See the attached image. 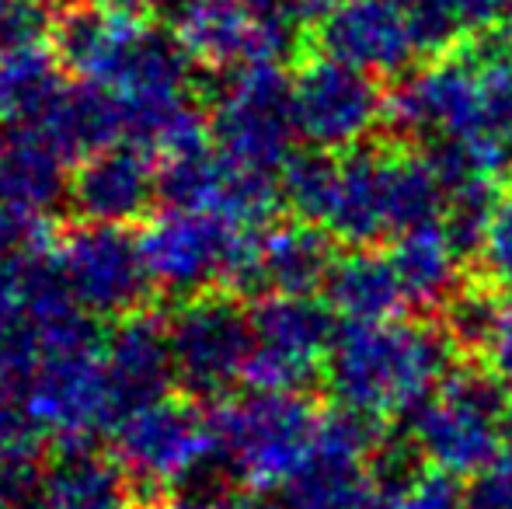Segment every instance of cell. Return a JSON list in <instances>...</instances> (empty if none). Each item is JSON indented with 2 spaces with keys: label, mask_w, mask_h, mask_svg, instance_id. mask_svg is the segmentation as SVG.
Returning a JSON list of instances; mask_svg holds the SVG:
<instances>
[{
  "label": "cell",
  "mask_w": 512,
  "mask_h": 509,
  "mask_svg": "<svg viewBox=\"0 0 512 509\" xmlns=\"http://www.w3.org/2000/svg\"><path fill=\"white\" fill-rule=\"evenodd\" d=\"M453 360L457 349L439 321H345L324 374L338 405L387 422L415 415Z\"/></svg>",
  "instance_id": "6da1fadb"
},
{
  "label": "cell",
  "mask_w": 512,
  "mask_h": 509,
  "mask_svg": "<svg viewBox=\"0 0 512 509\" xmlns=\"http://www.w3.org/2000/svg\"><path fill=\"white\" fill-rule=\"evenodd\" d=\"M446 217V182L429 150L373 143L338 154V182L324 231L352 248H380Z\"/></svg>",
  "instance_id": "7a4b0ae2"
},
{
  "label": "cell",
  "mask_w": 512,
  "mask_h": 509,
  "mask_svg": "<svg viewBox=\"0 0 512 509\" xmlns=\"http://www.w3.org/2000/svg\"><path fill=\"white\" fill-rule=\"evenodd\" d=\"M321 412L304 391H251L244 398H223L209 408L216 433L220 471L234 475L244 489H286L317 440Z\"/></svg>",
  "instance_id": "3957f363"
},
{
  "label": "cell",
  "mask_w": 512,
  "mask_h": 509,
  "mask_svg": "<svg viewBox=\"0 0 512 509\" xmlns=\"http://www.w3.org/2000/svg\"><path fill=\"white\" fill-rule=\"evenodd\" d=\"M512 387L481 360L453 363L443 384L411 415V443L425 464L478 478L506 450Z\"/></svg>",
  "instance_id": "277c9868"
},
{
  "label": "cell",
  "mask_w": 512,
  "mask_h": 509,
  "mask_svg": "<svg viewBox=\"0 0 512 509\" xmlns=\"http://www.w3.org/2000/svg\"><path fill=\"white\" fill-rule=\"evenodd\" d=\"M112 461L129 478L136 509L168 496L171 485L216 471V433L196 398H157L126 412L112 429Z\"/></svg>",
  "instance_id": "5b68a950"
},
{
  "label": "cell",
  "mask_w": 512,
  "mask_h": 509,
  "mask_svg": "<svg viewBox=\"0 0 512 509\" xmlns=\"http://www.w3.org/2000/svg\"><path fill=\"white\" fill-rule=\"evenodd\" d=\"M213 143L227 161L265 175H283L293 157L297 116H293V77L279 63H244L220 74L209 95Z\"/></svg>",
  "instance_id": "8992f818"
},
{
  "label": "cell",
  "mask_w": 512,
  "mask_h": 509,
  "mask_svg": "<svg viewBox=\"0 0 512 509\" xmlns=\"http://www.w3.org/2000/svg\"><path fill=\"white\" fill-rule=\"evenodd\" d=\"M21 408L56 454H88L122 419L102 346L46 353L21 394Z\"/></svg>",
  "instance_id": "52a82bcc"
},
{
  "label": "cell",
  "mask_w": 512,
  "mask_h": 509,
  "mask_svg": "<svg viewBox=\"0 0 512 509\" xmlns=\"http://www.w3.org/2000/svg\"><path fill=\"white\" fill-rule=\"evenodd\" d=\"M171 360H175V384L185 398L216 401L237 381H244L255 328L251 307L227 290H206L185 297L168 318Z\"/></svg>",
  "instance_id": "ba28073f"
},
{
  "label": "cell",
  "mask_w": 512,
  "mask_h": 509,
  "mask_svg": "<svg viewBox=\"0 0 512 509\" xmlns=\"http://www.w3.org/2000/svg\"><path fill=\"white\" fill-rule=\"evenodd\" d=\"M328 300L300 297V293H265L251 304V349L244 381L251 391L293 394L328 367L335 346V318Z\"/></svg>",
  "instance_id": "9c48e42d"
},
{
  "label": "cell",
  "mask_w": 512,
  "mask_h": 509,
  "mask_svg": "<svg viewBox=\"0 0 512 509\" xmlns=\"http://www.w3.org/2000/svg\"><path fill=\"white\" fill-rule=\"evenodd\" d=\"M387 95L377 77L307 49L293 74V116L297 133L314 150L349 154L363 147L373 129L384 126Z\"/></svg>",
  "instance_id": "30bf717a"
},
{
  "label": "cell",
  "mask_w": 512,
  "mask_h": 509,
  "mask_svg": "<svg viewBox=\"0 0 512 509\" xmlns=\"http://www.w3.org/2000/svg\"><path fill=\"white\" fill-rule=\"evenodd\" d=\"M384 450V422L345 405L324 408L307 461L283 489V509H356L377 471L373 457Z\"/></svg>",
  "instance_id": "8fae6325"
},
{
  "label": "cell",
  "mask_w": 512,
  "mask_h": 509,
  "mask_svg": "<svg viewBox=\"0 0 512 509\" xmlns=\"http://www.w3.org/2000/svg\"><path fill=\"white\" fill-rule=\"evenodd\" d=\"M53 255L74 300L91 318L119 321L147 307L154 283L147 276L140 238H133L126 227L77 220L60 234Z\"/></svg>",
  "instance_id": "7c38bea8"
},
{
  "label": "cell",
  "mask_w": 512,
  "mask_h": 509,
  "mask_svg": "<svg viewBox=\"0 0 512 509\" xmlns=\"http://www.w3.org/2000/svg\"><path fill=\"white\" fill-rule=\"evenodd\" d=\"M150 32H154L150 14L129 11L112 0L108 4L81 0V4H63L53 14L49 49L60 60L63 74L74 81L115 88L140 56Z\"/></svg>",
  "instance_id": "4fadbf2b"
},
{
  "label": "cell",
  "mask_w": 512,
  "mask_h": 509,
  "mask_svg": "<svg viewBox=\"0 0 512 509\" xmlns=\"http://www.w3.org/2000/svg\"><path fill=\"white\" fill-rule=\"evenodd\" d=\"M237 231L241 227L203 210L164 206L154 213L140 234V252L154 290L182 300L216 290Z\"/></svg>",
  "instance_id": "5bb4252c"
},
{
  "label": "cell",
  "mask_w": 512,
  "mask_h": 509,
  "mask_svg": "<svg viewBox=\"0 0 512 509\" xmlns=\"http://www.w3.org/2000/svg\"><path fill=\"white\" fill-rule=\"evenodd\" d=\"M310 49L370 77L405 74L422 53L408 11L398 0H345L317 21Z\"/></svg>",
  "instance_id": "9a60e30c"
},
{
  "label": "cell",
  "mask_w": 512,
  "mask_h": 509,
  "mask_svg": "<svg viewBox=\"0 0 512 509\" xmlns=\"http://www.w3.org/2000/svg\"><path fill=\"white\" fill-rule=\"evenodd\" d=\"M157 199H161V161L136 143L98 150L70 171L67 203L88 224L126 227L150 217Z\"/></svg>",
  "instance_id": "2e32d148"
},
{
  "label": "cell",
  "mask_w": 512,
  "mask_h": 509,
  "mask_svg": "<svg viewBox=\"0 0 512 509\" xmlns=\"http://www.w3.org/2000/svg\"><path fill=\"white\" fill-rule=\"evenodd\" d=\"M102 356L122 415L157 398H168L171 384H175L171 332L168 318L157 314L154 307H140L115 321L105 332Z\"/></svg>",
  "instance_id": "e0dca14e"
},
{
  "label": "cell",
  "mask_w": 512,
  "mask_h": 509,
  "mask_svg": "<svg viewBox=\"0 0 512 509\" xmlns=\"http://www.w3.org/2000/svg\"><path fill=\"white\" fill-rule=\"evenodd\" d=\"M171 35L206 74L265 63L251 0H178L171 7Z\"/></svg>",
  "instance_id": "ac0fdd59"
},
{
  "label": "cell",
  "mask_w": 512,
  "mask_h": 509,
  "mask_svg": "<svg viewBox=\"0 0 512 509\" xmlns=\"http://www.w3.org/2000/svg\"><path fill=\"white\" fill-rule=\"evenodd\" d=\"M67 164H81L98 150L126 143V112L112 88L74 81L56 95L49 112L32 126Z\"/></svg>",
  "instance_id": "d6986e66"
},
{
  "label": "cell",
  "mask_w": 512,
  "mask_h": 509,
  "mask_svg": "<svg viewBox=\"0 0 512 509\" xmlns=\"http://www.w3.org/2000/svg\"><path fill=\"white\" fill-rule=\"evenodd\" d=\"M338 262L335 238L307 220H272L262 231L265 293L317 297Z\"/></svg>",
  "instance_id": "ffe728a7"
},
{
  "label": "cell",
  "mask_w": 512,
  "mask_h": 509,
  "mask_svg": "<svg viewBox=\"0 0 512 509\" xmlns=\"http://www.w3.org/2000/svg\"><path fill=\"white\" fill-rule=\"evenodd\" d=\"M460 258L467 255L460 252L446 220H436V224H425L401 234L391 248V262L398 269L401 286H405L408 307L436 311V314L443 311L446 300L464 286Z\"/></svg>",
  "instance_id": "44dd1931"
},
{
  "label": "cell",
  "mask_w": 512,
  "mask_h": 509,
  "mask_svg": "<svg viewBox=\"0 0 512 509\" xmlns=\"http://www.w3.org/2000/svg\"><path fill=\"white\" fill-rule=\"evenodd\" d=\"M324 300L345 321H391L408 307L391 255L377 248H352L349 255H338Z\"/></svg>",
  "instance_id": "7402d4cb"
},
{
  "label": "cell",
  "mask_w": 512,
  "mask_h": 509,
  "mask_svg": "<svg viewBox=\"0 0 512 509\" xmlns=\"http://www.w3.org/2000/svg\"><path fill=\"white\" fill-rule=\"evenodd\" d=\"M63 88V67L49 42L0 53V126H35Z\"/></svg>",
  "instance_id": "603a6c76"
},
{
  "label": "cell",
  "mask_w": 512,
  "mask_h": 509,
  "mask_svg": "<svg viewBox=\"0 0 512 509\" xmlns=\"http://www.w3.org/2000/svg\"><path fill=\"white\" fill-rule=\"evenodd\" d=\"M338 182V154L328 150H304L286 161L283 175H279V189H283V203L293 210L297 220L324 227L328 217L331 196H335Z\"/></svg>",
  "instance_id": "cb8c5ba5"
},
{
  "label": "cell",
  "mask_w": 512,
  "mask_h": 509,
  "mask_svg": "<svg viewBox=\"0 0 512 509\" xmlns=\"http://www.w3.org/2000/svg\"><path fill=\"white\" fill-rule=\"evenodd\" d=\"M474 258H478V276L502 286L506 293L512 290V189L499 192L495 199Z\"/></svg>",
  "instance_id": "d4e9b609"
},
{
  "label": "cell",
  "mask_w": 512,
  "mask_h": 509,
  "mask_svg": "<svg viewBox=\"0 0 512 509\" xmlns=\"http://www.w3.org/2000/svg\"><path fill=\"white\" fill-rule=\"evenodd\" d=\"M401 509H471V492H464L460 475L425 464L401 478Z\"/></svg>",
  "instance_id": "484cf974"
},
{
  "label": "cell",
  "mask_w": 512,
  "mask_h": 509,
  "mask_svg": "<svg viewBox=\"0 0 512 509\" xmlns=\"http://www.w3.org/2000/svg\"><path fill=\"white\" fill-rule=\"evenodd\" d=\"M35 252L0 255V328L25 325L28 304H32V279H35Z\"/></svg>",
  "instance_id": "4316f807"
},
{
  "label": "cell",
  "mask_w": 512,
  "mask_h": 509,
  "mask_svg": "<svg viewBox=\"0 0 512 509\" xmlns=\"http://www.w3.org/2000/svg\"><path fill=\"white\" fill-rule=\"evenodd\" d=\"M35 248H49L46 217L25 210V206L0 203V255L35 252Z\"/></svg>",
  "instance_id": "83f0119b"
},
{
  "label": "cell",
  "mask_w": 512,
  "mask_h": 509,
  "mask_svg": "<svg viewBox=\"0 0 512 509\" xmlns=\"http://www.w3.org/2000/svg\"><path fill=\"white\" fill-rule=\"evenodd\" d=\"M471 509H512V447L502 450L471 485Z\"/></svg>",
  "instance_id": "f1b7e54d"
},
{
  "label": "cell",
  "mask_w": 512,
  "mask_h": 509,
  "mask_svg": "<svg viewBox=\"0 0 512 509\" xmlns=\"http://www.w3.org/2000/svg\"><path fill=\"white\" fill-rule=\"evenodd\" d=\"M35 443L49 440L35 429V422L25 415V408H14L11 401L0 398V457L18 454L25 447H35Z\"/></svg>",
  "instance_id": "f546056e"
},
{
  "label": "cell",
  "mask_w": 512,
  "mask_h": 509,
  "mask_svg": "<svg viewBox=\"0 0 512 509\" xmlns=\"http://www.w3.org/2000/svg\"><path fill=\"white\" fill-rule=\"evenodd\" d=\"M446 7H450L453 21L460 25L464 39H481V35L502 18L509 0H446Z\"/></svg>",
  "instance_id": "4dcf8cb0"
},
{
  "label": "cell",
  "mask_w": 512,
  "mask_h": 509,
  "mask_svg": "<svg viewBox=\"0 0 512 509\" xmlns=\"http://www.w3.org/2000/svg\"><path fill=\"white\" fill-rule=\"evenodd\" d=\"M481 363H485L488 370H495V374L512 387V300L502 307V318H499V325H495L492 339H488L485 353H481Z\"/></svg>",
  "instance_id": "1f68e13d"
},
{
  "label": "cell",
  "mask_w": 512,
  "mask_h": 509,
  "mask_svg": "<svg viewBox=\"0 0 512 509\" xmlns=\"http://www.w3.org/2000/svg\"><path fill=\"white\" fill-rule=\"evenodd\" d=\"M356 509H401V478L377 475Z\"/></svg>",
  "instance_id": "d6a6232c"
},
{
  "label": "cell",
  "mask_w": 512,
  "mask_h": 509,
  "mask_svg": "<svg viewBox=\"0 0 512 509\" xmlns=\"http://www.w3.org/2000/svg\"><path fill=\"white\" fill-rule=\"evenodd\" d=\"M216 509H283V503H272L265 492H234V496H223L216 499Z\"/></svg>",
  "instance_id": "836d02e7"
},
{
  "label": "cell",
  "mask_w": 512,
  "mask_h": 509,
  "mask_svg": "<svg viewBox=\"0 0 512 509\" xmlns=\"http://www.w3.org/2000/svg\"><path fill=\"white\" fill-rule=\"evenodd\" d=\"M112 4H122L129 11H140V14H150V11H161V7H175L178 0H112Z\"/></svg>",
  "instance_id": "e575fe53"
},
{
  "label": "cell",
  "mask_w": 512,
  "mask_h": 509,
  "mask_svg": "<svg viewBox=\"0 0 512 509\" xmlns=\"http://www.w3.org/2000/svg\"><path fill=\"white\" fill-rule=\"evenodd\" d=\"M506 39H509V49H512V0H509V14H506Z\"/></svg>",
  "instance_id": "d590c367"
},
{
  "label": "cell",
  "mask_w": 512,
  "mask_h": 509,
  "mask_svg": "<svg viewBox=\"0 0 512 509\" xmlns=\"http://www.w3.org/2000/svg\"><path fill=\"white\" fill-rule=\"evenodd\" d=\"M53 4H60V7H63V4H81V0H53Z\"/></svg>",
  "instance_id": "8d00e7d4"
},
{
  "label": "cell",
  "mask_w": 512,
  "mask_h": 509,
  "mask_svg": "<svg viewBox=\"0 0 512 509\" xmlns=\"http://www.w3.org/2000/svg\"><path fill=\"white\" fill-rule=\"evenodd\" d=\"M0 157H4V129H0Z\"/></svg>",
  "instance_id": "74e56055"
},
{
  "label": "cell",
  "mask_w": 512,
  "mask_h": 509,
  "mask_svg": "<svg viewBox=\"0 0 512 509\" xmlns=\"http://www.w3.org/2000/svg\"><path fill=\"white\" fill-rule=\"evenodd\" d=\"M0 509H11V503H7V499H4V496H0Z\"/></svg>",
  "instance_id": "f35d334b"
},
{
  "label": "cell",
  "mask_w": 512,
  "mask_h": 509,
  "mask_svg": "<svg viewBox=\"0 0 512 509\" xmlns=\"http://www.w3.org/2000/svg\"><path fill=\"white\" fill-rule=\"evenodd\" d=\"M509 171H512V168H509Z\"/></svg>",
  "instance_id": "ab89813d"
}]
</instances>
